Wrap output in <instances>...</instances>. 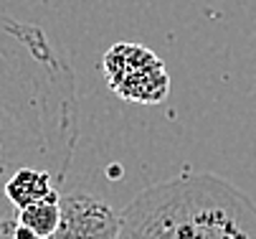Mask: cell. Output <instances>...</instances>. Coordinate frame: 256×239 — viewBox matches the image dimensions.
I'll return each instance as SVG.
<instances>
[{
    "label": "cell",
    "instance_id": "1",
    "mask_svg": "<svg viewBox=\"0 0 256 239\" xmlns=\"http://www.w3.org/2000/svg\"><path fill=\"white\" fill-rule=\"evenodd\" d=\"M79 140V92L71 64L48 33L0 16V216L16 209L3 188L20 168L64 183Z\"/></svg>",
    "mask_w": 256,
    "mask_h": 239
},
{
    "label": "cell",
    "instance_id": "3",
    "mask_svg": "<svg viewBox=\"0 0 256 239\" xmlns=\"http://www.w3.org/2000/svg\"><path fill=\"white\" fill-rule=\"evenodd\" d=\"M104 79L120 99L134 105H160L170 94V77L162 59L142 44L120 41L102 56Z\"/></svg>",
    "mask_w": 256,
    "mask_h": 239
},
{
    "label": "cell",
    "instance_id": "7",
    "mask_svg": "<svg viewBox=\"0 0 256 239\" xmlns=\"http://www.w3.org/2000/svg\"><path fill=\"white\" fill-rule=\"evenodd\" d=\"M13 219H16V211H13V214H6V216H0V239H13V234H10Z\"/></svg>",
    "mask_w": 256,
    "mask_h": 239
},
{
    "label": "cell",
    "instance_id": "4",
    "mask_svg": "<svg viewBox=\"0 0 256 239\" xmlns=\"http://www.w3.org/2000/svg\"><path fill=\"white\" fill-rule=\"evenodd\" d=\"M120 211L109 201L84 191L61 196V216L51 239H117Z\"/></svg>",
    "mask_w": 256,
    "mask_h": 239
},
{
    "label": "cell",
    "instance_id": "6",
    "mask_svg": "<svg viewBox=\"0 0 256 239\" xmlns=\"http://www.w3.org/2000/svg\"><path fill=\"white\" fill-rule=\"evenodd\" d=\"M61 216V191H51L46 198L28 203L16 211V224L23 226L33 239H51Z\"/></svg>",
    "mask_w": 256,
    "mask_h": 239
},
{
    "label": "cell",
    "instance_id": "5",
    "mask_svg": "<svg viewBox=\"0 0 256 239\" xmlns=\"http://www.w3.org/2000/svg\"><path fill=\"white\" fill-rule=\"evenodd\" d=\"M51 191H58L54 176L48 170H41V168H20L8 178L6 188H3V196L10 206L18 211L28 203H36L46 198Z\"/></svg>",
    "mask_w": 256,
    "mask_h": 239
},
{
    "label": "cell",
    "instance_id": "2",
    "mask_svg": "<svg viewBox=\"0 0 256 239\" xmlns=\"http://www.w3.org/2000/svg\"><path fill=\"white\" fill-rule=\"evenodd\" d=\"M117 239H256V203L210 173H186L137 193Z\"/></svg>",
    "mask_w": 256,
    "mask_h": 239
}]
</instances>
